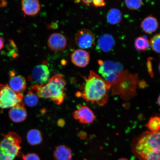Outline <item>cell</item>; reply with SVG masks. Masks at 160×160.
<instances>
[{
    "instance_id": "52a82bcc",
    "label": "cell",
    "mask_w": 160,
    "mask_h": 160,
    "mask_svg": "<svg viewBox=\"0 0 160 160\" xmlns=\"http://www.w3.org/2000/svg\"><path fill=\"white\" fill-rule=\"evenodd\" d=\"M94 35L89 29H83L78 31L75 36V41L77 45L83 49L92 47L95 41Z\"/></svg>"
},
{
    "instance_id": "5b68a950",
    "label": "cell",
    "mask_w": 160,
    "mask_h": 160,
    "mask_svg": "<svg viewBox=\"0 0 160 160\" xmlns=\"http://www.w3.org/2000/svg\"><path fill=\"white\" fill-rule=\"evenodd\" d=\"M99 65V73L103 79L111 85L116 83L119 79L123 71L121 64L111 61H98Z\"/></svg>"
},
{
    "instance_id": "7402d4cb",
    "label": "cell",
    "mask_w": 160,
    "mask_h": 160,
    "mask_svg": "<svg viewBox=\"0 0 160 160\" xmlns=\"http://www.w3.org/2000/svg\"><path fill=\"white\" fill-rule=\"evenodd\" d=\"M146 127L151 132L160 131V117L158 116L152 117L146 125Z\"/></svg>"
},
{
    "instance_id": "83f0119b",
    "label": "cell",
    "mask_w": 160,
    "mask_h": 160,
    "mask_svg": "<svg viewBox=\"0 0 160 160\" xmlns=\"http://www.w3.org/2000/svg\"><path fill=\"white\" fill-rule=\"evenodd\" d=\"M83 2L86 4H89L91 3L92 2V1H82Z\"/></svg>"
},
{
    "instance_id": "ba28073f",
    "label": "cell",
    "mask_w": 160,
    "mask_h": 160,
    "mask_svg": "<svg viewBox=\"0 0 160 160\" xmlns=\"http://www.w3.org/2000/svg\"><path fill=\"white\" fill-rule=\"evenodd\" d=\"M50 71L48 67L45 64L36 66L33 68L32 73V78L35 84L45 85L48 82Z\"/></svg>"
},
{
    "instance_id": "f1b7e54d",
    "label": "cell",
    "mask_w": 160,
    "mask_h": 160,
    "mask_svg": "<svg viewBox=\"0 0 160 160\" xmlns=\"http://www.w3.org/2000/svg\"><path fill=\"white\" fill-rule=\"evenodd\" d=\"M158 105L159 106V107H160V94L159 95L158 98Z\"/></svg>"
},
{
    "instance_id": "e0dca14e",
    "label": "cell",
    "mask_w": 160,
    "mask_h": 160,
    "mask_svg": "<svg viewBox=\"0 0 160 160\" xmlns=\"http://www.w3.org/2000/svg\"><path fill=\"white\" fill-rule=\"evenodd\" d=\"M53 157L56 160H71L72 153L68 147L63 145H59L56 148Z\"/></svg>"
},
{
    "instance_id": "5bb4252c",
    "label": "cell",
    "mask_w": 160,
    "mask_h": 160,
    "mask_svg": "<svg viewBox=\"0 0 160 160\" xmlns=\"http://www.w3.org/2000/svg\"><path fill=\"white\" fill-rule=\"evenodd\" d=\"M22 8L25 15L34 16L39 12L41 7L37 0H24L22 1Z\"/></svg>"
},
{
    "instance_id": "9c48e42d",
    "label": "cell",
    "mask_w": 160,
    "mask_h": 160,
    "mask_svg": "<svg viewBox=\"0 0 160 160\" xmlns=\"http://www.w3.org/2000/svg\"><path fill=\"white\" fill-rule=\"evenodd\" d=\"M67 42L64 35L61 33H55L50 36L48 39V44L52 51L59 52L65 49L67 45Z\"/></svg>"
},
{
    "instance_id": "4dcf8cb0",
    "label": "cell",
    "mask_w": 160,
    "mask_h": 160,
    "mask_svg": "<svg viewBox=\"0 0 160 160\" xmlns=\"http://www.w3.org/2000/svg\"><path fill=\"white\" fill-rule=\"evenodd\" d=\"M159 71L160 73V62L159 65Z\"/></svg>"
},
{
    "instance_id": "cb8c5ba5",
    "label": "cell",
    "mask_w": 160,
    "mask_h": 160,
    "mask_svg": "<svg viewBox=\"0 0 160 160\" xmlns=\"http://www.w3.org/2000/svg\"><path fill=\"white\" fill-rule=\"evenodd\" d=\"M125 2L128 8L131 10L138 9L143 4V1L141 0L125 1Z\"/></svg>"
},
{
    "instance_id": "6da1fadb",
    "label": "cell",
    "mask_w": 160,
    "mask_h": 160,
    "mask_svg": "<svg viewBox=\"0 0 160 160\" xmlns=\"http://www.w3.org/2000/svg\"><path fill=\"white\" fill-rule=\"evenodd\" d=\"M111 84L93 71L85 79L82 91L77 92L76 95L86 101L104 106L108 100V94Z\"/></svg>"
},
{
    "instance_id": "ffe728a7",
    "label": "cell",
    "mask_w": 160,
    "mask_h": 160,
    "mask_svg": "<svg viewBox=\"0 0 160 160\" xmlns=\"http://www.w3.org/2000/svg\"><path fill=\"white\" fill-rule=\"evenodd\" d=\"M135 46L137 51H145L150 47V42L146 37H140L136 39Z\"/></svg>"
},
{
    "instance_id": "44dd1931",
    "label": "cell",
    "mask_w": 160,
    "mask_h": 160,
    "mask_svg": "<svg viewBox=\"0 0 160 160\" xmlns=\"http://www.w3.org/2000/svg\"><path fill=\"white\" fill-rule=\"evenodd\" d=\"M24 98V102L28 107H35L38 103V97L32 91H30L25 95Z\"/></svg>"
},
{
    "instance_id": "9a60e30c",
    "label": "cell",
    "mask_w": 160,
    "mask_h": 160,
    "mask_svg": "<svg viewBox=\"0 0 160 160\" xmlns=\"http://www.w3.org/2000/svg\"><path fill=\"white\" fill-rule=\"evenodd\" d=\"M115 41L113 36L109 34L102 35L98 40L97 48L101 51L108 52L113 49Z\"/></svg>"
},
{
    "instance_id": "8992f818",
    "label": "cell",
    "mask_w": 160,
    "mask_h": 160,
    "mask_svg": "<svg viewBox=\"0 0 160 160\" xmlns=\"http://www.w3.org/2000/svg\"><path fill=\"white\" fill-rule=\"evenodd\" d=\"M23 94L16 93L8 85L0 84V108H11L22 101Z\"/></svg>"
},
{
    "instance_id": "d4e9b609",
    "label": "cell",
    "mask_w": 160,
    "mask_h": 160,
    "mask_svg": "<svg viewBox=\"0 0 160 160\" xmlns=\"http://www.w3.org/2000/svg\"><path fill=\"white\" fill-rule=\"evenodd\" d=\"M23 160H41L39 156L35 153H29L23 156Z\"/></svg>"
},
{
    "instance_id": "3957f363",
    "label": "cell",
    "mask_w": 160,
    "mask_h": 160,
    "mask_svg": "<svg viewBox=\"0 0 160 160\" xmlns=\"http://www.w3.org/2000/svg\"><path fill=\"white\" fill-rule=\"evenodd\" d=\"M66 84L62 75L58 74L50 79L46 84H35L32 87L31 91L38 97L51 99L56 104L60 105L63 103L65 99Z\"/></svg>"
},
{
    "instance_id": "4fadbf2b",
    "label": "cell",
    "mask_w": 160,
    "mask_h": 160,
    "mask_svg": "<svg viewBox=\"0 0 160 160\" xmlns=\"http://www.w3.org/2000/svg\"><path fill=\"white\" fill-rule=\"evenodd\" d=\"M90 55L84 50L78 49L74 51L71 55V61L74 64L79 67H85L88 65Z\"/></svg>"
},
{
    "instance_id": "484cf974",
    "label": "cell",
    "mask_w": 160,
    "mask_h": 160,
    "mask_svg": "<svg viewBox=\"0 0 160 160\" xmlns=\"http://www.w3.org/2000/svg\"><path fill=\"white\" fill-rule=\"evenodd\" d=\"M92 2L96 7H104L106 5L105 2L103 0H95L93 1Z\"/></svg>"
},
{
    "instance_id": "d6986e66",
    "label": "cell",
    "mask_w": 160,
    "mask_h": 160,
    "mask_svg": "<svg viewBox=\"0 0 160 160\" xmlns=\"http://www.w3.org/2000/svg\"><path fill=\"white\" fill-rule=\"evenodd\" d=\"M107 19L108 22L111 24H118L122 19L121 12L117 9H111L108 13Z\"/></svg>"
},
{
    "instance_id": "277c9868",
    "label": "cell",
    "mask_w": 160,
    "mask_h": 160,
    "mask_svg": "<svg viewBox=\"0 0 160 160\" xmlns=\"http://www.w3.org/2000/svg\"><path fill=\"white\" fill-rule=\"evenodd\" d=\"M21 137L14 132L3 135L0 142V160H14L21 147Z\"/></svg>"
},
{
    "instance_id": "ac0fdd59",
    "label": "cell",
    "mask_w": 160,
    "mask_h": 160,
    "mask_svg": "<svg viewBox=\"0 0 160 160\" xmlns=\"http://www.w3.org/2000/svg\"><path fill=\"white\" fill-rule=\"evenodd\" d=\"M42 133L38 130L32 129L27 133V141L30 145L33 146L39 145L42 142Z\"/></svg>"
},
{
    "instance_id": "8fae6325",
    "label": "cell",
    "mask_w": 160,
    "mask_h": 160,
    "mask_svg": "<svg viewBox=\"0 0 160 160\" xmlns=\"http://www.w3.org/2000/svg\"><path fill=\"white\" fill-rule=\"evenodd\" d=\"M9 117L14 122L19 123L24 121L27 117V110L25 104L22 101L10 109Z\"/></svg>"
},
{
    "instance_id": "4316f807",
    "label": "cell",
    "mask_w": 160,
    "mask_h": 160,
    "mask_svg": "<svg viewBox=\"0 0 160 160\" xmlns=\"http://www.w3.org/2000/svg\"><path fill=\"white\" fill-rule=\"evenodd\" d=\"M4 42L3 39L2 38L0 37V51L2 48L4 46Z\"/></svg>"
},
{
    "instance_id": "7a4b0ae2",
    "label": "cell",
    "mask_w": 160,
    "mask_h": 160,
    "mask_svg": "<svg viewBox=\"0 0 160 160\" xmlns=\"http://www.w3.org/2000/svg\"><path fill=\"white\" fill-rule=\"evenodd\" d=\"M132 147L140 160H160V131L144 132L133 139Z\"/></svg>"
},
{
    "instance_id": "7c38bea8",
    "label": "cell",
    "mask_w": 160,
    "mask_h": 160,
    "mask_svg": "<svg viewBox=\"0 0 160 160\" xmlns=\"http://www.w3.org/2000/svg\"><path fill=\"white\" fill-rule=\"evenodd\" d=\"M8 86L16 93L23 94L27 87V82L24 77L21 75H16L12 72L10 74Z\"/></svg>"
},
{
    "instance_id": "30bf717a",
    "label": "cell",
    "mask_w": 160,
    "mask_h": 160,
    "mask_svg": "<svg viewBox=\"0 0 160 160\" xmlns=\"http://www.w3.org/2000/svg\"><path fill=\"white\" fill-rule=\"evenodd\" d=\"M73 116L79 122L85 124L92 123L95 119V116L92 111L86 106H82L76 110Z\"/></svg>"
},
{
    "instance_id": "f546056e",
    "label": "cell",
    "mask_w": 160,
    "mask_h": 160,
    "mask_svg": "<svg viewBox=\"0 0 160 160\" xmlns=\"http://www.w3.org/2000/svg\"><path fill=\"white\" fill-rule=\"evenodd\" d=\"M118 160H128L127 159L124 158H121L119 159Z\"/></svg>"
},
{
    "instance_id": "2e32d148",
    "label": "cell",
    "mask_w": 160,
    "mask_h": 160,
    "mask_svg": "<svg viewBox=\"0 0 160 160\" xmlns=\"http://www.w3.org/2000/svg\"><path fill=\"white\" fill-rule=\"evenodd\" d=\"M141 26L146 33L149 34L157 31L159 27V23L157 18L150 15L143 20Z\"/></svg>"
},
{
    "instance_id": "603a6c76",
    "label": "cell",
    "mask_w": 160,
    "mask_h": 160,
    "mask_svg": "<svg viewBox=\"0 0 160 160\" xmlns=\"http://www.w3.org/2000/svg\"><path fill=\"white\" fill-rule=\"evenodd\" d=\"M150 47L157 53H160V33L157 34L152 37L149 41Z\"/></svg>"
}]
</instances>
